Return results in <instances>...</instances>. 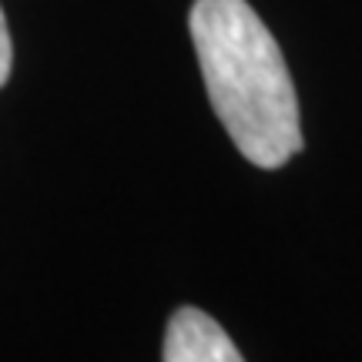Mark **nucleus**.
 I'll return each instance as SVG.
<instances>
[{
  "label": "nucleus",
  "instance_id": "3",
  "mask_svg": "<svg viewBox=\"0 0 362 362\" xmlns=\"http://www.w3.org/2000/svg\"><path fill=\"white\" fill-rule=\"evenodd\" d=\"M11 61H13V47H11V30H7V17L0 11V88L11 78Z\"/></svg>",
  "mask_w": 362,
  "mask_h": 362
},
{
  "label": "nucleus",
  "instance_id": "1",
  "mask_svg": "<svg viewBox=\"0 0 362 362\" xmlns=\"http://www.w3.org/2000/svg\"><path fill=\"white\" fill-rule=\"evenodd\" d=\"M188 30L208 101L235 148L259 168H282L302 148V124L279 40L245 0H194Z\"/></svg>",
  "mask_w": 362,
  "mask_h": 362
},
{
  "label": "nucleus",
  "instance_id": "2",
  "mask_svg": "<svg viewBox=\"0 0 362 362\" xmlns=\"http://www.w3.org/2000/svg\"><path fill=\"white\" fill-rule=\"evenodd\" d=\"M165 362H245L228 332L208 312L181 305L165 332Z\"/></svg>",
  "mask_w": 362,
  "mask_h": 362
}]
</instances>
